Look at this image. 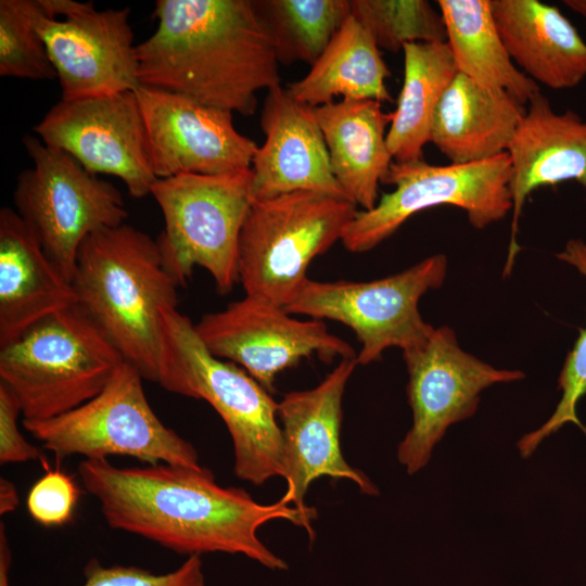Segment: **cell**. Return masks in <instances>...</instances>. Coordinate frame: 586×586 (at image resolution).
I'll return each instance as SVG.
<instances>
[{
  "instance_id": "cell-1",
  "label": "cell",
  "mask_w": 586,
  "mask_h": 586,
  "mask_svg": "<svg viewBox=\"0 0 586 586\" xmlns=\"http://www.w3.org/2000/svg\"><path fill=\"white\" fill-rule=\"evenodd\" d=\"M78 473L112 528L188 557L240 553L270 570H286V562L259 539L258 528L284 519L311 535L317 515L282 498L259 504L243 488L219 485L213 472L202 466L161 462L120 468L107 459H84Z\"/></svg>"
},
{
  "instance_id": "cell-2",
  "label": "cell",
  "mask_w": 586,
  "mask_h": 586,
  "mask_svg": "<svg viewBox=\"0 0 586 586\" xmlns=\"http://www.w3.org/2000/svg\"><path fill=\"white\" fill-rule=\"evenodd\" d=\"M153 18L155 31L136 46L140 85L244 116L258 91L280 86L254 0H157Z\"/></svg>"
},
{
  "instance_id": "cell-3",
  "label": "cell",
  "mask_w": 586,
  "mask_h": 586,
  "mask_svg": "<svg viewBox=\"0 0 586 586\" xmlns=\"http://www.w3.org/2000/svg\"><path fill=\"white\" fill-rule=\"evenodd\" d=\"M77 306L143 377L170 392L171 361L162 311L177 308L179 288L156 240L123 224L89 235L72 280Z\"/></svg>"
},
{
  "instance_id": "cell-4",
  "label": "cell",
  "mask_w": 586,
  "mask_h": 586,
  "mask_svg": "<svg viewBox=\"0 0 586 586\" xmlns=\"http://www.w3.org/2000/svg\"><path fill=\"white\" fill-rule=\"evenodd\" d=\"M124 357L77 306L39 320L0 347V382L16 396L23 420L63 415L97 396Z\"/></svg>"
},
{
  "instance_id": "cell-5",
  "label": "cell",
  "mask_w": 586,
  "mask_h": 586,
  "mask_svg": "<svg viewBox=\"0 0 586 586\" xmlns=\"http://www.w3.org/2000/svg\"><path fill=\"white\" fill-rule=\"evenodd\" d=\"M171 361V393L207 402L224 420L234 449V473L262 485L283 477L278 403L238 365L214 356L191 320L177 308L162 311Z\"/></svg>"
},
{
  "instance_id": "cell-6",
  "label": "cell",
  "mask_w": 586,
  "mask_h": 586,
  "mask_svg": "<svg viewBox=\"0 0 586 586\" xmlns=\"http://www.w3.org/2000/svg\"><path fill=\"white\" fill-rule=\"evenodd\" d=\"M357 212L349 199L318 191L252 202L238 252L245 295L286 306L308 279L313 259L342 239Z\"/></svg>"
},
{
  "instance_id": "cell-7",
  "label": "cell",
  "mask_w": 586,
  "mask_h": 586,
  "mask_svg": "<svg viewBox=\"0 0 586 586\" xmlns=\"http://www.w3.org/2000/svg\"><path fill=\"white\" fill-rule=\"evenodd\" d=\"M251 182V168L222 175L180 174L154 182L150 194L165 220L156 242L178 286L187 284L196 266L208 271L222 294L239 282V240L252 205Z\"/></svg>"
},
{
  "instance_id": "cell-8",
  "label": "cell",
  "mask_w": 586,
  "mask_h": 586,
  "mask_svg": "<svg viewBox=\"0 0 586 586\" xmlns=\"http://www.w3.org/2000/svg\"><path fill=\"white\" fill-rule=\"evenodd\" d=\"M23 144L34 165L17 176L15 211L72 282L84 241L125 224L128 211L112 182L89 173L66 152L33 135L24 136Z\"/></svg>"
},
{
  "instance_id": "cell-9",
  "label": "cell",
  "mask_w": 586,
  "mask_h": 586,
  "mask_svg": "<svg viewBox=\"0 0 586 586\" xmlns=\"http://www.w3.org/2000/svg\"><path fill=\"white\" fill-rule=\"evenodd\" d=\"M142 380L140 372L124 360L90 400L48 420H23V426L58 458L122 455L148 464L200 467L195 448L153 411Z\"/></svg>"
},
{
  "instance_id": "cell-10",
  "label": "cell",
  "mask_w": 586,
  "mask_h": 586,
  "mask_svg": "<svg viewBox=\"0 0 586 586\" xmlns=\"http://www.w3.org/2000/svg\"><path fill=\"white\" fill-rule=\"evenodd\" d=\"M510 178L508 153L463 165L393 161L382 183L394 190L382 194L372 209L358 211L341 242L352 253L370 251L415 214L441 205L463 209L474 228L484 229L512 209Z\"/></svg>"
},
{
  "instance_id": "cell-11",
  "label": "cell",
  "mask_w": 586,
  "mask_h": 586,
  "mask_svg": "<svg viewBox=\"0 0 586 586\" xmlns=\"http://www.w3.org/2000/svg\"><path fill=\"white\" fill-rule=\"evenodd\" d=\"M445 255L430 256L410 268L378 280L316 281L307 279L283 308L291 315L330 319L351 328L360 343L357 364L379 360L386 348L403 353L421 345L433 331L419 301L445 279Z\"/></svg>"
},
{
  "instance_id": "cell-12",
  "label": "cell",
  "mask_w": 586,
  "mask_h": 586,
  "mask_svg": "<svg viewBox=\"0 0 586 586\" xmlns=\"http://www.w3.org/2000/svg\"><path fill=\"white\" fill-rule=\"evenodd\" d=\"M403 356L412 425L397 447V459L409 474L428 464L450 425L475 413L483 390L525 377L520 370L497 369L464 352L455 332L445 326L434 328L421 345Z\"/></svg>"
},
{
  "instance_id": "cell-13",
  "label": "cell",
  "mask_w": 586,
  "mask_h": 586,
  "mask_svg": "<svg viewBox=\"0 0 586 586\" xmlns=\"http://www.w3.org/2000/svg\"><path fill=\"white\" fill-rule=\"evenodd\" d=\"M39 33L62 100L136 90L138 63L130 9L95 10L92 2L40 0Z\"/></svg>"
},
{
  "instance_id": "cell-14",
  "label": "cell",
  "mask_w": 586,
  "mask_h": 586,
  "mask_svg": "<svg viewBox=\"0 0 586 586\" xmlns=\"http://www.w3.org/2000/svg\"><path fill=\"white\" fill-rule=\"evenodd\" d=\"M216 357L244 369L268 392L279 373L313 355L324 361L356 358L354 348L318 319H297L282 306L247 296L194 324Z\"/></svg>"
},
{
  "instance_id": "cell-15",
  "label": "cell",
  "mask_w": 586,
  "mask_h": 586,
  "mask_svg": "<svg viewBox=\"0 0 586 586\" xmlns=\"http://www.w3.org/2000/svg\"><path fill=\"white\" fill-rule=\"evenodd\" d=\"M33 130L89 173L119 178L132 198L150 194L157 180L135 90L61 99Z\"/></svg>"
},
{
  "instance_id": "cell-16",
  "label": "cell",
  "mask_w": 586,
  "mask_h": 586,
  "mask_svg": "<svg viewBox=\"0 0 586 586\" xmlns=\"http://www.w3.org/2000/svg\"><path fill=\"white\" fill-rule=\"evenodd\" d=\"M137 95L157 179L250 169L256 143L240 133L232 112L140 85Z\"/></svg>"
},
{
  "instance_id": "cell-17",
  "label": "cell",
  "mask_w": 586,
  "mask_h": 586,
  "mask_svg": "<svg viewBox=\"0 0 586 586\" xmlns=\"http://www.w3.org/2000/svg\"><path fill=\"white\" fill-rule=\"evenodd\" d=\"M357 365L356 358L341 359L317 386L290 392L278 403L288 485L281 498L303 512H316L304 498L311 482L322 476L349 480L366 495L379 493L365 473L347 463L340 444L343 394Z\"/></svg>"
},
{
  "instance_id": "cell-18",
  "label": "cell",
  "mask_w": 586,
  "mask_h": 586,
  "mask_svg": "<svg viewBox=\"0 0 586 586\" xmlns=\"http://www.w3.org/2000/svg\"><path fill=\"white\" fill-rule=\"evenodd\" d=\"M260 126L265 141L251 166L252 202L296 191L349 199L331 170L327 144L311 106L297 102L285 88L277 86L267 91Z\"/></svg>"
},
{
  "instance_id": "cell-19",
  "label": "cell",
  "mask_w": 586,
  "mask_h": 586,
  "mask_svg": "<svg viewBox=\"0 0 586 586\" xmlns=\"http://www.w3.org/2000/svg\"><path fill=\"white\" fill-rule=\"evenodd\" d=\"M507 153L512 225L505 275L511 271L519 252L515 235L526 198L538 188L569 180L586 190V122L572 110L555 112L538 91L527 102Z\"/></svg>"
},
{
  "instance_id": "cell-20",
  "label": "cell",
  "mask_w": 586,
  "mask_h": 586,
  "mask_svg": "<svg viewBox=\"0 0 586 586\" xmlns=\"http://www.w3.org/2000/svg\"><path fill=\"white\" fill-rule=\"evenodd\" d=\"M77 304L73 283L20 214L0 211V347L44 317Z\"/></svg>"
},
{
  "instance_id": "cell-21",
  "label": "cell",
  "mask_w": 586,
  "mask_h": 586,
  "mask_svg": "<svg viewBox=\"0 0 586 586\" xmlns=\"http://www.w3.org/2000/svg\"><path fill=\"white\" fill-rule=\"evenodd\" d=\"M502 43L522 72L551 89H570L586 77V42L555 7L538 0H491Z\"/></svg>"
},
{
  "instance_id": "cell-22",
  "label": "cell",
  "mask_w": 586,
  "mask_h": 586,
  "mask_svg": "<svg viewBox=\"0 0 586 586\" xmlns=\"http://www.w3.org/2000/svg\"><path fill=\"white\" fill-rule=\"evenodd\" d=\"M526 106L505 90L457 72L436 107L430 142L450 164L479 163L507 153Z\"/></svg>"
},
{
  "instance_id": "cell-23",
  "label": "cell",
  "mask_w": 586,
  "mask_h": 586,
  "mask_svg": "<svg viewBox=\"0 0 586 586\" xmlns=\"http://www.w3.org/2000/svg\"><path fill=\"white\" fill-rule=\"evenodd\" d=\"M313 112L335 179L361 211L372 209L379 201V183L394 161L385 132L392 113L370 99L333 101L314 106Z\"/></svg>"
},
{
  "instance_id": "cell-24",
  "label": "cell",
  "mask_w": 586,
  "mask_h": 586,
  "mask_svg": "<svg viewBox=\"0 0 586 586\" xmlns=\"http://www.w3.org/2000/svg\"><path fill=\"white\" fill-rule=\"evenodd\" d=\"M390 76L375 41L351 14L309 72L285 89L294 100L313 107L339 95L392 102L385 85Z\"/></svg>"
},
{
  "instance_id": "cell-25",
  "label": "cell",
  "mask_w": 586,
  "mask_h": 586,
  "mask_svg": "<svg viewBox=\"0 0 586 586\" xmlns=\"http://www.w3.org/2000/svg\"><path fill=\"white\" fill-rule=\"evenodd\" d=\"M436 3L457 71L527 104L539 87L518 68L507 52L492 14L491 0H437Z\"/></svg>"
},
{
  "instance_id": "cell-26",
  "label": "cell",
  "mask_w": 586,
  "mask_h": 586,
  "mask_svg": "<svg viewBox=\"0 0 586 586\" xmlns=\"http://www.w3.org/2000/svg\"><path fill=\"white\" fill-rule=\"evenodd\" d=\"M403 52L404 81L386 133L394 162L423 158L436 107L458 72L446 41L406 43Z\"/></svg>"
},
{
  "instance_id": "cell-27",
  "label": "cell",
  "mask_w": 586,
  "mask_h": 586,
  "mask_svg": "<svg viewBox=\"0 0 586 586\" xmlns=\"http://www.w3.org/2000/svg\"><path fill=\"white\" fill-rule=\"evenodd\" d=\"M279 63L319 59L351 15L349 0H254Z\"/></svg>"
},
{
  "instance_id": "cell-28",
  "label": "cell",
  "mask_w": 586,
  "mask_h": 586,
  "mask_svg": "<svg viewBox=\"0 0 586 586\" xmlns=\"http://www.w3.org/2000/svg\"><path fill=\"white\" fill-rule=\"evenodd\" d=\"M351 14L379 49L403 50L410 42L446 41L440 10L425 0H349Z\"/></svg>"
},
{
  "instance_id": "cell-29",
  "label": "cell",
  "mask_w": 586,
  "mask_h": 586,
  "mask_svg": "<svg viewBox=\"0 0 586 586\" xmlns=\"http://www.w3.org/2000/svg\"><path fill=\"white\" fill-rule=\"evenodd\" d=\"M43 13L40 0L0 1V76L47 80L56 78L37 31Z\"/></svg>"
},
{
  "instance_id": "cell-30",
  "label": "cell",
  "mask_w": 586,
  "mask_h": 586,
  "mask_svg": "<svg viewBox=\"0 0 586 586\" xmlns=\"http://www.w3.org/2000/svg\"><path fill=\"white\" fill-rule=\"evenodd\" d=\"M557 257L573 265L586 276V243L584 241L570 240ZM558 384L562 396L555 412L540 428L525 434L518 442V449L524 458L530 457L543 440L556 433L568 422L576 424L586 434V428L576 415L577 402L586 395V327L581 331L573 349L565 359Z\"/></svg>"
},
{
  "instance_id": "cell-31",
  "label": "cell",
  "mask_w": 586,
  "mask_h": 586,
  "mask_svg": "<svg viewBox=\"0 0 586 586\" xmlns=\"http://www.w3.org/2000/svg\"><path fill=\"white\" fill-rule=\"evenodd\" d=\"M82 586H205L200 556L188 557L176 570L155 574L138 566H103L91 559L84 568Z\"/></svg>"
},
{
  "instance_id": "cell-32",
  "label": "cell",
  "mask_w": 586,
  "mask_h": 586,
  "mask_svg": "<svg viewBox=\"0 0 586 586\" xmlns=\"http://www.w3.org/2000/svg\"><path fill=\"white\" fill-rule=\"evenodd\" d=\"M41 463L44 474L28 493L27 510L41 525L60 526L72 519L80 491L73 476L60 469H51L46 459Z\"/></svg>"
},
{
  "instance_id": "cell-33",
  "label": "cell",
  "mask_w": 586,
  "mask_h": 586,
  "mask_svg": "<svg viewBox=\"0 0 586 586\" xmlns=\"http://www.w3.org/2000/svg\"><path fill=\"white\" fill-rule=\"evenodd\" d=\"M22 415L20 403L14 393L0 382V462L16 463L44 460L41 450L30 444L17 426Z\"/></svg>"
},
{
  "instance_id": "cell-34",
  "label": "cell",
  "mask_w": 586,
  "mask_h": 586,
  "mask_svg": "<svg viewBox=\"0 0 586 586\" xmlns=\"http://www.w3.org/2000/svg\"><path fill=\"white\" fill-rule=\"evenodd\" d=\"M20 504L17 491L13 482L0 479V514L13 512Z\"/></svg>"
},
{
  "instance_id": "cell-35",
  "label": "cell",
  "mask_w": 586,
  "mask_h": 586,
  "mask_svg": "<svg viewBox=\"0 0 586 586\" xmlns=\"http://www.w3.org/2000/svg\"><path fill=\"white\" fill-rule=\"evenodd\" d=\"M12 562V556L8 544L5 527L0 525V586H10L9 570Z\"/></svg>"
},
{
  "instance_id": "cell-36",
  "label": "cell",
  "mask_w": 586,
  "mask_h": 586,
  "mask_svg": "<svg viewBox=\"0 0 586 586\" xmlns=\"http://www.w3.org/2000/svg\"><path fill=\"white\" fill-rule=\"evenodd\" d=\"M563 4L586 18V0H563Z\"/></svg>"
}]
</instances>
